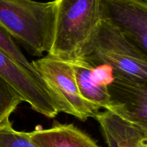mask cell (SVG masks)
Returning <instances> with one entry per match:
<instances>
[{
    "label": "cell",
    "instance_id": "5bb4252c",
    "mask_svg": "<svg viewBox=\"0 0 147 147\" xmlns=\"http://www.w3.org/2000/svg\"><path fill=\"white\" fill-rule=\"evenodd\" d=\"M90 77L95 83L103 86H108L114 80L113 68L108 65L93 67L90 71Z\"/></svg>",
    "mask_w": 147,
    "mask_h": 147
},
{
    "label": "cell",
    "instance_id": "9c48e42d",
    "mask_svg": "<svg viewBox=\"0 0 147 147\" xmlns=\"http://www.w3.org/2000/svg\"><path fill=\"white\" fill-rule=\"evenodd\" d=\"M29 134L40 147H100L73 124L55 123L50 129H37Z\"/></svg>",
    "mask_w": 147,
    "mask_h": 147
},
{
    "label": "cell",
    "instance_id": "8992f818",
    "mask_svg": "<svg viewBox=\"0 0 147 147\" xmlns=\"http://www.w3.org/2000/svg\"><path fill=\"white\" fill-rule=\"evenodd\" d=\"M100 17L147 54V0H100Z\"/></svg>",
    "mask_w": 147,
    "mask_h": 147
},
{
    "label": "cell",
    "instance_id": "8fae6325",
    "mask_svg": "<svg viewBox=\"0 0 147 147\" xmlns=\"http://www.w3.org/2000/svg\"><path fill=\"white\" fill-rule=\"evenodd\" d=\"M0 147H40L29 133L14 129L9 119L0 123Z\"/></svg>",
    "mask_w": 147,
    "mask_h": 147
},
{
    "label": "cell",
    "instance_id": "5b68a950",
    "mask_svg": "<svg viewBox=\"0 0 147 147\" xmlns=\"http://www.w3.org/2000/svg\"><path fill=\"white\" fill-rule=\"evenodd\" d=\"M0 76L36 112L50 119L60 113L57 99L40 76L27 70L1 50Z\"/></svg>",
    "mask_w": 147,
    "mask_h": 147
},
{
    "label": "cell",
    "instance_id": "7a4b0ae2",
    "mask_svg": "<svg viewBox=\"0 0 147 147\" xmlns=\"http://www.w3.org/2000/svg\"><path fill=\"white\" fill-rule=\"evenodd\" d=\"M77 58L93 67L111 66L114 78L147 83V54L106 20H100Z\"/></svg>",
    "mask_w": 147,
    "mask_h": 147
},
{
    "label": "cell",
    "instance_id": "6da1fadb",
    "mask_svg": "<svg viewBox=\"0 0 147 147\" xmlns=\"http://www.w3.org/2000/svg\"><path fill=\"white\" fill-rule=\"evenodd\" d=\"M55 18V0H0V26L33 56L50 51Z\"/></svg>",
    "mask_w": 147,
    "mask_h": 147
},
{
    "label": "cell",
    "instance_id": "7c38bea8",
    "mask_svg": "<svg viewBox=\"0 0 147 147\" xmlns=\"http://www.w3.org/2000/svg\"><path fill=\"white\" fill-rule=\"evenodd\" d=\"M22 102L20 94L0 76V123L9 119Z\"/></svg>",
    "mask_w": 147,
    "mask_h": 147
},
{
    "label": "cell",
    "instance_id": "30bf717a",
    "mask_svg": "<svg viewBox=\"0 0 147 147\" xmlns=\"http://www.w3.org/2000/svg\"><path fill=\"white\" fill-rule=\"evenodd\" d=\"M68 63L73 67L76 83L82 97L100 109L103 108L109 110L110 102L107 86L98 85L92 80L90 71L93 66L79 58Z\"/></svg>",
    "mask_w": 147,
    "mask_h": 147
},
{
    "label": "cell",
    "instance_id": "3957f363",
    "mask_svg": "<svg viewBox=\"0 0 147 147\" xmlns=\"http://www.w3.org/2000/svg\"><path fill=\"white\" fill-rule=\"evenodd\" d=\"M54 36L48 55L64 61L78 57L101 20L100 0H55Z\"/></svg>",
    "mask_w": 147,
    "mask_h": 147
},
{
    "label": "cell",
    "instance_id": "277c9868",
    "mask_svg": "<svg viewBox=\"0 0 147 147\" xmlns=\"http://www.w3.org/2000/svg\"><path fill=\"white\" fill-rule=\"evenodd\" d=\"M31 63L57 99L60 112L75 116L82 121L94 118L98 113L100 108L80 95L73 67L68 62L47 55Z\"/></svg>",
    "mask_w": 147,
    "mask_h": 147
},
{
    "label": "cell",
    "instance_id": "ba28073f",
    "mask_svg": "<svg viewBox=\"0 0 147 147\" xmlns=\"http://www.w3.org/2000/svg\"><path fill=\"white\" fill-rule=\"evenodd\" d=\"M109 147H147V126L122 119L106 110L95 116Z\"/></svg>",
    "mask_w": 147,
    "mask_h": 147
},
{
    "label": "cell",
    "instance_id": "52a82bcc",
    "mask_svg": "<svg viewBox=\"0 0 147 147\" xmlns=\"http://www.w3.org/2000/svg\"><path fill=\"white\" fill-rule=\"evenodd\" d=\"M107 89L109 111L125 120L147 126V83L114 78Z\"/></svg>",
    "mask_w": 147,
    "mask_h": 147
},
{
    "label": "cell",
    "instance_id": "4fadbf2b",
    "mask_svg": "<svg viewBox=\"0 0 147 147\" xmlns=\"http://www.w3.org/2000/svg\"><path fill=\"white\" fill-rule=\"evenodd\" d=\"M0 50L9 56L14 61L24 66L27 70L38 75V73L33 67L32 63L28 61V60L22 53L15 41L1 26H0Z\"/></svg>",
    "mask_w": 147,
    "mask_h": 147
}]
</instances>
